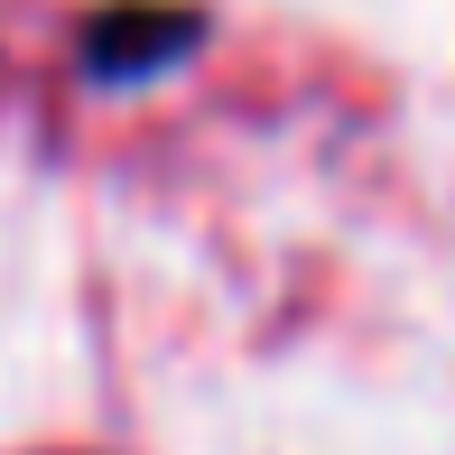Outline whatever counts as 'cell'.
Instances as JSON below:
<instances>
[{
    "label": "cell",
    "mask_w": 455,
    "mask_h": 455,
    "mask_svg": "<svg viewBox=\"0 0 455 455\" xmlns=\"http://www.w3.org/2000/svg\"><path fill=\"white\" fill-rule=\"evenodd\" d=\"M196 47V10H168V0H140V10H102L84 28V66L93 75H149L168 56Z\"/></svg>",
    "instance_id": "6da1fadb"
}]
</instances>
